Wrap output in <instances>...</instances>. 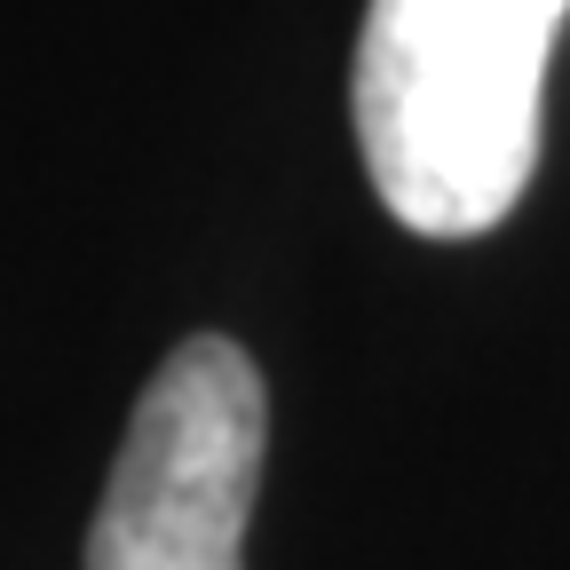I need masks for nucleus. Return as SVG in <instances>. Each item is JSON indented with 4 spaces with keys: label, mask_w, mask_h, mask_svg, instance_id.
I'll list each match as a JSON object with an SVG mask.
<instances>
[{
    "label": "nucleus",
    "mask_w": 570,
    "mask_h": 570,
    "mask_svg": "<svg viewBox=\"0 0 570 570\" xmlns=\"http://www.w3.org/2000/svg\"><path fill=\"white\" fill-rule=\"evenodd\" d=\"M570 0H373L356 32V151L420 238H483L539 167V88Z\"/></svg>",
    "instance_id": "nucleus-1"
},
{
    "label": "nucleus",
    "mask_w": 570,
    "mask_h": 570,
    "mask_svg": "<svg viewBox=\"0 0 570 570\" xmlns=\"http://www.w3.org/2000/svg\"><path fill=\"white\" fill-rule=\"evenodd\" d=\"M262 452L269 396L254 356L223 333H190L135 396L88 570H246Z\"/></svg>",
    "instance_id": "nucleus-2"
}]
</instances>
